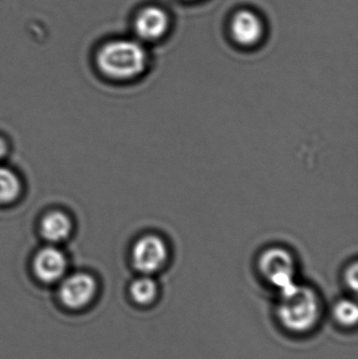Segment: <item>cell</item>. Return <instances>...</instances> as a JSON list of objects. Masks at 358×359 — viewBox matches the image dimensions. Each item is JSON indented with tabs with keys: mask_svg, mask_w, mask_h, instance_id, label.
Listing matches in <instances>:
<instances>
[{
	"mask_svg": "<svg viewBox=\"0 0 358 359\" xmlns=\"http://www.w3.org/2000/svg\"><path fill=\"white\" fill-rule=\"evenodd\" d=\"M324 304L319 293L306 285H296L280 294L275 318L285 332L294 337L310 334L321 324Z\"/></svg>",
	"mask_w": 358,
	"mask_h": 359,
	"instance_id": "1",
	"label": "cell"
},
{
	"mask_svg": "<svg viewBox=\"0 0 358 359\" xmlns=\"http://www.w3.org/2000/svg\"><path fill=\"white\" fill-rule=\"evenodd\" d=\"M99 69L107 77L128 80L138 77L146 69L144 48L132 40H116L102 46L97 56Z\"/></svg>",
	"mask_w": 358,
	"mask_h": 359,
	"instance_id": "2",
	"label": "cell"
},
{
	"mask_svg": "<svg viewBox=\"0 0 358 359\" xmlns=\"http://www.w3.org/2000/svg\"><path fill=\"white\" fill-rule=\"evenodd\" d=\"M296 269V257L282 247H270L259 257V273L280 294L291 290L298 285Z\"/></svg>",
	"mask_w": 358,
	"mask_h": 359,
	"instance_id": "3",
	"label": "cell"
},
{
	"mask_svg": "<svg viewBox=\"0 0 358 359\" xmlns=\"http://www.w3.org/2000/svg\"><path fill=\"white\" fill-rule=\"evenodd\" d=\"M170 257L167 243L157 234L143 236L132 247V266L143 276H153L163 270L170 261Z\"/></svg>",
	"mask_w": 358,
	"mask_h": 359,
	"instance_id": "4",
	"label": "cell"
},
{
	"mask_svg": "<svg viewBox=\"0 0 358 359\" xmlns=\"http://www.w3.org/2000/svg\"><path fill=\"white\" fill-rule=\"evenodd\" d=\"M96 292V280L92 276L75 273L63 280L59 289V299L69 309L79 310L92 303Z\"/></svg>",
	"mask_w": 358,
	"mask_h": 359,
	"instance_id": "5",
	"label": "cell"
},
{
	"mask_svg": "<svg viewBox=\"0 0 358 359\" xmlns=\"http://www.w3.org/2000/svg\"><path fill=\"white\" fill-rule=\"evenodd\" d=\"M67 265V259L59 249L44 247L36 255L33 268L41 282L52 284L64 276Z\"/></svg>",
	"mask_w": 358,
	"mask_h": 359,
	"instance_id": "6",
	"label": "cell"
},
{
	"mask_svg": "<svg viewBox=\"0 0 358 359\" xmlns=\"http://www.w3.org/2000/svg\"><path fill=\"white\" fill-rule=\"evenodd\" d=\"M170 19L165 11L158 6H149L141 11L135 20V29L139 37L145 40H156L166 33Z\"/></svg>",
	"mask_w": 358,
	"mask_h": 359,
	"instance_id": "7",
	"label": "cell"
},
{
	"mask_svg": "<svg viewBox=\"0 0 358 359\" xmlns=\"http://www.w3.org/2000/svg\"><path fill=\"white\" fill-rule=\"evenodd\" d=\"M231 34L237 43L252 46L262 37L263 25L252 11H239L231 21Z\"/></svg>",
	"mask_w": 358,
	"mask_h": 359,
	"instance_id": "8",
	"label": "cell"
},
{
	"mask_svg": "<svg viewBox=\"0 0 358 359\" xmlns=\"http://www.w3.org/2000/svg\"><path fill=\"white\" fill-rule=\"evenodd\" d=\"M40 230L43 238L48 242H62L71 233V219L65 213L52 211L42 219Z\"/></svg>",
	"mask_w": 358,
	"mask_h": 359,
	"instance_id": "9",
	"label": "cell"
},
{
	"mask_svg": "<svg viewBox=\"0 0 358 359\" xmlns=\"http://www.w3.org/2000/svg\"><path fill=\"white\" fill-rule=\"evenodd\" d=\"M130 297L140 307H151L157 303L160 297L158 283L151 276H143L132 280L130 286Z\"/></svg>",
	"mask_w": 358,
	"mask_h": 359,
	"instance_id": "10",
	"label": "cell"
},
{
	"mask_svg": "<svg viewBox=\"0 0 358 359\" xmlns=\"http://www.w3.org/2000/svg\"><path fill=\"white\" fill-rule=\"evenodd\" d=\"M20 190L18 177L8 168L0 166V204H8L16 200Z\"/></svg>",
	"mask_w": 358,
	"mask_h": 359,
	"instance_id": "11",
	"label": "cell"
},
{
	"mask_svg": "<svg viewBox=\"0 0 358 359\" xmlns=\"http://www.w3.org/2000/svg\"><path fill=\"white\" fill-rule=\"evenodd\" d=\"M333 318L336 324L345 329L354 328L358 322V307L351 299H342L334 305Z\"/></svg>",
	"mask_w": 358,
	"mask_h": 359,
	"instance_id": "12",
	"label": "cell"
},
{
	"mask_svg": "<svg viewBox=\"0 0 358 359\" xmlns=\"http://www.w3.org/2000/svg\"><path fill=\"white\" fill-rule=\"evenodd\" d=\"M357 264L354 263L352 265L349 266L347 268L346 272H345V284H346L347 288L351 291L357 290Z\"/></svg>",
	"mask_w": 358,
	"mask_h": 359,
	"instance_id": "13",
	"label": "cell"
},
{
	"mask_svg": "<svg viewBox=\"0 0 358 359\" xmlns=\"http://www.w3.org/2000/svg\"><path fill=\"white\" fill-rule=\"evenodd\" d=\"M6 151H8V147H6V141L0 138V159L6 156Z\"/></svg>",
	"mask_w": 358,
	"mask_h": 359,
	"instance_id": "14",
	"label": "cell"
}]
</instances>
